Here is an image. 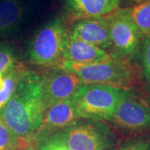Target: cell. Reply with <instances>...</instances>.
Instances as JSON below:
<instances>
[{"label": "cell", "instance_id": "cell-1", "mask_svg": "<svg viewBox=\"0 0 150 150\" xmlns=\"http://www.w3.org/2000/svg\"><path fill=\"white\" fill-rule=\"evenodd\" d=\"M39 74L27 69L16 90L0 112V118L26 144L36 141L45 110Z\"/></svg>", "mask_w": 150, "mask_h": 150}, {"label": "cell", "instance_id": "cell-2", "mask_svg": "<svg viewBox=\"0 0 150 150\" xmlns=\"http://www.w3.org/2000/svg\"><path fill=\"white\" fill-rule=\"evenodd\" d=\"M60 68L73 72L83 83L105 84L126 90L133 89L143 78L139 67L130 59L112 56L94 64L63 61Z\"/></svg>", "mask_w": 150, "mask_h": 150}, {"label": "cell", "instance_id": "cell-3", "mask_svg": "<svg viewBox=\"0 0 150 150\" xmlns=\"http://www.w3.org/2000/svg\"><path fill=\"white\" fill-rule=\"evenodd\" d=\"M125 89L99 83H83L74 95L82 119L110 121Z\"/></svg>", "mask_w": 150, "mask_h": 150}, {"label": "cell", "instance_id": "cell-4", "mask_svg": "<svg viewBox=\"0 0 150 150\" xmlns=\"http://www.w3.org/2000/svg\"><path fill=\"white\" fill-rule=\"evenodd\" d=\"M68 29L59 18L48 22L30 41L27 51L28 61L32 64L47 68L60 67Z\"/></svg>", "mask_w": 150, "mask_h": 150}, {"label": "cell", "instance_id": "cell-5", "mask_svg": "<svg viewBox=\"0 0 150 150\" xmlns=\"http://www.w3.org/2000/svg\"><path fill=\"white\" fill-rule=\"evenodd\" d=\"M59 132L70 150H114L113 135L99 121L79 119Z\"/></svg>", "mask_w": 150, "mask_h": 150}, {"label": "cell", "instance_id": "cell-6", "mask_svg": "<svg viewBox=\"0 0 150 150\" xmlns=\"http://www.w3.org/2000/svg\"><path fill=\"white\" fill-rule=\"evenodd\" d=\"M110 49L108 54L114 58L129 59L136 54L143 39L129 13V8H118L107 15Z\"/></svg>", "mask_w": 150, "mask_h": 150}, {"label": "cell", "instance_id": "cell-7", "mask_svg": "<svg viewBox=\"0 0 150 150\" xmlns=\"http://www.w3.org/2000/svg\"><path fill=\"white\" fill-rule=\"evenodd\" d=\"M110 121L128 131L150 130L149 103L132 89H125Z\"/></svg>", "mask_w": 150, "mask_h": 150}, {"label": "cell", "instance_id": "cell-8", "mask_svg": "<svg viewBox=\"0 0 150 150\" xmlns=\"http://www.w3.org/2000/svg\"><path fill=\"white\" fill-rule=\"evenodd\" d=\"M48 69L40 74L46 108L73 97L83 84L80 79L71 71L60 67Z\"/></svg>", "mask_w": 150, "mask_h": 150}, {"label": "cell", "instance_id": "cell-9", "mask_svg": "<svg viewBox=\"0 0 150 150\" xmlns=\"http://www.w3.org/2000/svg\"><path fill=\"white\" fill-rule=\"evenodd\" d=\"M81 119L77 112L74 96L54 103L45 108L37 139L59 132Z\"/></svg>", "mask_w": 150, "mask_h": 150}, {"label": "cell", "instance_id": "cell-10", "mask_svg": "<svg viewBox=\"0 0 150 150\" xmlns=\"http://www.w3.org/2000/svg\"><path fill=\"white\" fill-rule=\"evenodd\" d=\"M68 32L75 38L102 48L108 53L110 49L107 15L74 20Z\"/></svg>", "mask_w": 150, "mask_h": 150}, {"label": "cell", "instance_id": "cell-11", "mask_svg": "<svg viewBox=\"0 0 150 150\" xmlns=\"http://www.w3.org/2000/svg\"><path fill=\"white\" fill-rule=\"evenodd\" d=\"M110 56L107 51L75 38L68 32L63 50L64 61L79 64H94L104 61Z\"/></svg>", "mask_w": 150, "mask_h": 150}, {"label": "cell", "instance_id": "cell-12", "mask_svg": "<svg viewBox=\"0 0 150 150\" xmlns=\"http://www.w3.org/2000/svg\"><path fill=\"white\" fill-rule=\"evenodd\" d=\"M120 0H64L65 9L74 21L106 16L118 8Z\"/></svg>", "mask_w": 150, "mask_h": 150}, {"label": "cell", "instance_id": "cell-13", "mask_svg": "<svg viewBox=\"0 0 150 150\" xmlns=\"http://www.w3.org/2000/svg\"><path fill=\"white\" fill-rule=\"evenodd\" d=\"M25 14L24 7L16 0L0 1V37L13 33L20 27Z\"/></svg>", "mask_w": 150, "mask_h": 150}, {"label": "cell", "instance_id": "cell-14", "mask_svg": "<svg viewBox=\"0 0 150 150\" xmlns=\"http://www.w3.org/2000/svg\"><path fill=\"white\" fill-rule=\"evenodd\" d=\"M27 69L26 66L22 63H17L16 65L4 76V86L0 90V112L15 92L19 81Z\"/></svg>", "mask_w": 150, "mask_h": 150}, {"label": "cell", "instance_id": "cell-15", "mask_svg": "<svg viewBox=\"0 0 150 150\" xmlns=\"http://www.w3.org/2000/svg\"><path fill=\"white\" fill-rule=\"evenodd\" d=\"M129 13L142 37L150 34V1L129 8Z\"/></svg>", "mask_w": 150, "mask_h": 150}, {"label": "cell", "instance_id": "cell-16", "mask_svg": "<svg viewBox=\"0 0 150 150\" xmlns=\"http://www.w3.org/2000/svg\"><path fill=\"white\" fill-rule=\"evenodd\" d=\"M28 145L22 142L0 118V150H21Z\"/></svg>", "mask_w": 150, "mask_h": 150}, {"label": "cell", "instance_id": "cell-17", "mask_svg": "<svg viewBox=\"0 0 150 150\" xmlns=\"http://www.w3.org/2000/svg\"><path fill=\"white\" fill-rule=\"evenodd\" d=\"M33 145L36 150H70L62 139L59 131L40 137Z\"/></svg>", "mask_w": 150, "mask_h": 150}, {"label": "cell", "instance_id": "cell-18", "mask_svg": "<svg viewBox=\"0 0 150 150\" xmlns=\"http://www.w3.org/2000/svg\"><path fill=\"white\" fill-rule=\"evenodd\" d=\"M138 51L140 55L139 68L142 77L150 83V34L143 38Z\"/></svg>", "mask_w": 150, "mask_h": 150}, {"label": "cell", "instance_id": "cell-19", "mask_svg": "<svg viewBox=\"0 0 150 150\" xmlns=\"http://www.w3.org/2000/svg\"><path fill=\"white\" fill-rule=\"evenodd\" d=\"M17 63L13 48L8 43H0V74L6 75Z\"/></svg>", "mask_w": 150, "mask_h": 150}, {"label": "cell", "instance_id": "cell-20", "mask_svg": "<svg viewBox=\"0 0 150 150\" xmlns=\"http://www.w3.org/2000/svg\"><path fill=\"white\" fill-rule=\"evenodd\" d=\"M116 150H150V135H140L126 139Z\"/></svg>", "mask_w": 150, "mask_h": 150}, {"label": "cell", "instance_id": "cell-21", "mask_svg": "<svg viewBox=\"0 0 150 150\" xmlns=\"http://www.w3.org/2000/svg\"><path fill=\"white\" fill-rule=\"evenodd\" d=\"M149 1H150V0H130V3L135 6L140 4H143V3H145V2H149Z\"/></svg>", "mask_w": 150, "mask_h": 150}, {"label": "cell", "instance_id": "cell-22", "mask_svg": "<svg viewBox=\"0 0 150 150\" xmlns=\"http://www.w3.org/2000/svg\"><path fill=\"white\" fill-rule=\"evenodd\" d=\"M21 150H36V149H35L34 145L33 144H29L28 145V146H26V147H24V148Z\"/></svg>", "mask_w": 150, "mask_h": 150}, {"label": "cell", "instance_id": "cell-23", "mask_svg": "<svg viewBox=\"0 0 150 150\" xmlns=\"http://www.w3.org/2000/svg\"><path fill=\"white\" fill-rule=\"evenodd\" d=\"M4 76L5 75L0 74V90L2 89L3 86H4Z\"/></svg>", "mask_w": 150, "mask_h": 150}, {"label": "cell", "instance_id": "cell-24", "mask_svg": "<svg viewBox=\"0 0 150 150\" xmlns=\"http://www.w3.org/2000/svg\"><path fill=\"white\" fill-rule=\"evenodd\" d=\"M149 103L150 104V87H149Z\"/></svg>", "mask_w": 150, "mask_h": 150}]
</instances>
